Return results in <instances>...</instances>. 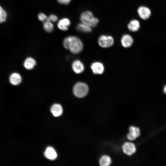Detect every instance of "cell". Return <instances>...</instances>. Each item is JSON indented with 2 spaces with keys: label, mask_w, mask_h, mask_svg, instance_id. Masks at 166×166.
I'll use <instances>...</instances> for the list:
<instances>
[{
  "label": "cell",
  "mask_w": 166,
  "mask_h": 166,
  "mask_svg": "<svg viewBox=\"0 0 166 166\" xmlns=\"http://www.w3.org/2000/svg\"><path fill=\"white\" fill-rule=\"evenodd\" d=\"M63 43L64 47L74 54L79 53L83 48L82 42L79 38L75 36L67 37L64 39Z\"/></svg>",
  "instance_id": "6da1fadb"
},
{
  "label": "cell",
  "mask_w": 166,
  "mask_h": 166,
  "mask_svg": "<svg viewBox=\"0 0 166 166\" xmlns=\"http://www.w3.org/2000/svg\"><path fill=\"white\" fill-rule=\"evenodd\" d=\"M82 22L86 24L91 27H95L98 24L99 20L95 17L90 11H87L82 13L80 16Z\"/></svg>",
  "instance_id": "7a4b0ae2"
},
{
  "label": "cell",
  "mask_w": 166,
  "mask_h": 166,
  "mask_svg": "<svg viewBox=\"0 0 166 166\" xmlns=\"http://www.w3.org/2000/svg\"><path fill=\"white\" fill-rule=\"evenodd\" d=\"M89 88L87 84L83 82H78L74 86L73 91L75 96L82 98L85 96L88 93Z\"/></svg>",
  "instance_id": "3957f363"
},
{
  "label": "cell",
  "mask_w": 166,
  "mask_h": 166,
  "mask_svg": "<svg viewBox=\"0 0 166 166\" xmlns=\"http://www.w3.org/2000/svg\"><path fill=\"white\" fill-rule=\"evenodd\" d=\"M98 43L99 45L102 48H108L113 45L114 40L113 38L110 36L103 35L99 38Z\"/></svg>",
  "instance_id": "277c9868"
},
{
  "label": "cell",
  "mask_w": 166,
  "mask_h": 166,
  "mask_svg": "<svg viewBox=\"0 0 166 166\" xmlns=\"http://www.w3.org/2000/svg\"><path fill=\"white\" fill-rule=\"evenodd\" d=\"M122 149L124 153L129 156L132 155L136 151L135 145L131 142L125 143L122 146Z\"/></svg>",
  "instance_id": "5b68a950"
},
{
  "label": "cell",
  "mask_w": 166,
  "mask_h": 166,
  "mask_svg": "<svg viewBox=\"0 0 166 166\" xmlns=\"http://www.w3.org/2000/svg\"><path fill=\"white\" fill-rule=\"evenodd\" d=\"M137 12L140 17L144 20L148 19L151 14V11L148 8L141 6L138 9Z\"/></svg>",
  "instance_id": "8992f818"
},
{
  "label": "cell",
  "mask_w": 166,
  "mask_h": 166,
  "mask_svg": "<svg viewBox=\"0 0 166 166\" xmlns=\"http://www.w3.org/2000/svg\"><path fill=\"white\" fill-rule=\"evenodd\" d=\"M91 68L93 72L95 74H101L104 69L103 64L98 62L93 63L91 65Z\"/></svg>",
  "instance_id": "52a82bcc"
},
{
  "label": "cell",
  "mask_w": 166,
  "mask_h": 166,
  "mask_svg": "<svg viewBox=\"0 0 166 166\" xmlns=\"http://www.w3.org/2000/svg\"><path fill=\"white\" fill-rule=\"evenodd\" d=\"M121 42L124 47L128 48L132 45L133 42V40L132 37L130 35L126 34L122 37Z\"/></svg>",
  "instance_id": "ba28073f"
},
{
  "label": "cell",
  "mask_w": 166,
  "mask_h": 166,
  "mask_svg": "<svg viewBox=\"0 0 166 166\" xmlns=\"http://www.w3.org/2000/svg\"><path fill=\"white\" fill-rule=\"evenodd\" d=\"M45 157L47 159L53 160L57 157V153L54 148L51 147H47L44 153Z\"/></svg>",
  "instance_id": "9c48e42d"
},
{
  "label": "cell",
  "mask_w": 166,
  "mask_h": 166,
  "mask_svg": "<svg viewBox=\"0 0 166 166\" xmlns=\"http://www.w3.org/2000/svg\"><path fill=\"white\" fill-rule=\"evenodd\" d=\"M22 80L21 75L17 73H12L10 76L9 81L10 83L14 85H19L21 82Z\"/></svg>",
  "instance_id": "30bf717a"
},
{
  "label": "cell",
  "mask_w": 166,
  "mask_h": 166,
  "mask_svg": "<svg viewBox=\"0 0 166 166\" xmlns=\"http://www.w3.org/2000/svg\"><path fill=\"white\" fill-rule=\"evenodd\" d=\"M72 68L74 71L77 73H80L84 71V66L79 60L75 61L73 63Z\"/></svg>",
  "instance_id": "8fae6325"
},
{
  "label": "cell",
  "mask_w": 166,
  "mask_h": 166,
  "mask_svg": "<svg viewBox=\"0 0 166 166\" xmlns=\"http://www.w3.org/2000/svg\"><path fill=\"white\" fill-rule=\"evenodd\" d=\"M50 110L52 114L56 117L60 116L63 113V109L61 106L57 104L53 105L51 108Z\"/></svg>",
  "instance_id": "7c38bea8"
},
{
  "label": "cell",
  "mask_w": 166,
  "mask_h": 166,
  "mask_svg": "<svg viewBox=\"0 0 166 166\" xmlns=\"http://www.w3.org/2000/svg\"><path fill=\"white\" fill-rule=\"evenodd\" d=\"M70 24L69 20L67 18H64L60 20L58 22L57 26L58 28L60 30H67Z\"/></svg>",
  "instance_id": "4fadbf2b"
},
{
  "label": "cell",
  "mask_w": 166,
  "mask_h": 166,
  "mask_svg": "<svg viewBox=\"0 0 166 166\" xmlns=\"http://www.w3.org/2000/svg\"><path fill=\"white\" fill-rule=\"evenodd\" d=\"M140 24L139 22L136 20H132L128 23V29L132 32L137 31L140 28Z\"/></svg>",
  "instance_id": "5bb4252c"
},
{
  "label": "cell",
  "mask_w": 166,
  "mask_h": 166,
  "mask_svg": "<svg viewBox=\"0 0 166 166\" xmlns=\"http://www.w3.org/2000/svg\"><path fill=\"white\" fill-rule=\"evenodd\" d=\"M36 64V62L35 60L29 57L25 60L24 63V66L26 69L30 70L33 69Z\"/></svg>",
  "instance_id": "9a60e30c"
},
{
  "label": "cell",
  "mask_w": 166,
  "mask_h": 166,
  "mask_svg": "<svg viewBox=\"0 0 166 166\" xmlns=\"http://www.w3.org/2000/svg\"><path fill=\"white\" fill-rule=\"evenodd\" d=\"M77 29L79 31L86 33L90 32L92 30L91 27L83 22L78 24Z\"/></svg>",
  "instance_id": "2e32d148"
},
{
  "label": "cell",
  "mask_w": 166,
  "mask_h": 166,
  "mask_svg": "<svg viewBox=\"0 0 166 166\" xmlns=\"http://www.w3.org/2000/svg\"><path fill=\"white\" fill-rule=\"evenodd\" d=\"M111 163L110 158L108 156L104 155L102 156L99 160V164L101 166H107L109 165Z\"/></svg>",
  "instance_id": "e0dca14e"
},
{
  "label": "cell",
  "mask_w": 166,
  "mask_h": 166,
  "mask_svg": "<svg viewBox=\"0 0 166 166\" xmlns=\"http://www.w3.org/2000/svg\"><path fill=\"white\" fill-rule=\"evenodd\" d=\"M43 25L44 29L45 31L50 32L53 31V26L50 22L44 21L43 22Z\"/></svg>",
  "instance_id": "ac0fdd59"
},
{
  "label": "cell",
  "mask_w": 166,
  "mask_h": 166,
  "mask_svg": "<svg viewBox=\"0 0 166 166\" xmlns=\"http://www.w3.org/2000/svg\"><path fill=\"white\" fill-rule=\"evenodd\" d=\"M130 132L136 138L138 137L140 134L139 129L134 126H131L129 127Z\"/></svg>",
  "instance_id": "d6986e66"
},
{
  "label": "cell",
  "mask_w": 166,
  "mask_h": 166,
  "mask_svg": "<svg viewBox=\"0 0 166 166\" xmlns=\"http://www.w3.org/2000/svg\"><path fill=\"white\" fill-rule=\"evenodd\" d=\"M6 17L7 13L6 11L0 6V23L5 22Z\"/></svg>",
  "instance_id": "ffe728a7"
},
{
  "label": "cell",
  "mask_w": 166,
  "mask_h": 166,
  "mask_svg": "<svg viewBox=\"0 0 166 166\" xmlns=\"http://www.w3.org/2000/svg\"><path fill=\"white\" fill-rule=\"evenodd\" d=\"M38 19L41 21H44L47 18V16L44 14L40 13L38 16Z\"/></svg>",
  "instance_id": "44dd1931"
},
{
  "label": "cell",
  "mask_w": 166,
  "mask_h": 166,
  "mask_svg": "<svg viewBox=\"0 0 166 166\" xmlns=\"http://www.w3.org/2000/svg\"><path fill=\"white\" fill-rule=\"evenodd\" d=\"M57 2L61 4H67L71 1V0H57Z\"/></svg>",
  "instance_id": "7402d4cb"
},
{
  "label": "cell",
  "mask_w": 166,
  "mask_h": 166,
  "mask_svg": "<svg viewBox=\"0 0 166 166\" xmlns=\"http://www.w3.org/2000/svg\"><path fill=\"white\" fill-rule=\"evenodd\" d=\"M127 137L128 140H134L136 139V138L130 132L128 134Z\"/></svg>",
  "instance_id": "603a6c76"
},
{
  "label": "cell",
  "mask_w": 166,
  "mask_h": 166,
  "mask_svg": "<svg viewBox=\"0 0 166 166\" xmlns=\"http://www.w3.org/2000/svg\"><path fill=\"white\" fill-rule=\"evenodd\" d=\"M50 19L51 21H52L53 22H56L58 20V18L56 15L52 14L49 16Z\"/></svg>",
  "instance_id": "cb8c5ba5"
},
{
  "label": "cell",
  "mask_w": 166,
  "mask_h": 166,
  "mask_svg": "<svg viewBox=\"0 0 166 166\" xmlns=\"http://www.w3.org/2000/svg\"><path fill=\"white\" fill-rule=\"evenodd\" d=\"M164 92L166 94V85H165L164 87Z\"/></svg>",
  "instance_id": "d4e9b609"
}]
</instances>
